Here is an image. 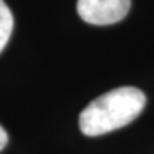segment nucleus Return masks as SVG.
Segmentation results:
<instances>
[{
	"label": "nucleus",
	"mask_w": 154,
	"mask_h": 154,
	"mask_svg": "<svg viewBox=\"0 0 154 154\" xmlns=\"http://www.w3.org/2000/svg\"><path fill=\"white\" fill-rule=\"evenodd\" d=\"M7 141H9V137H7V133H6V130L3 128V127L0 126V151L6 147V144H7Z\"/></svg>",
	"instance_id": "20e7f679"
},
{
	"label": "nucleus",
	"mask_w": 154,
	"mask_h": 154,
	"mask_svg": "<svg viewBox=\"0 0 154 154\" xmlns=\"http://www.w3.org/2000/svg\"><path fill=\"white\" fill-rule=\"evenodd\" d=\"M13 26H14V20L10 9L3 0H0V53L10 40Z\"/></svg>",
	"instance_id": "7ed1b4c3"
},
{
	"label": "nucleus",
	"mask_w": 154,
	"mask_h": 154,
	"mask_svg": "<svg viewBox=\"0 0 154 154\" xmlns=\"http://www.w3.org/2000/svg\"><path fill=\"white\" fill-rule=\"evenodd\" d=\"M130 5V0H77V13L88 24L107 26L123 20Z\"/></svg>",
	"instance_id": "f03ea898"
},
{
	"label": "nucleus",
	"mask_w": 154,
	"mask_h": 154,
	"mask_svg": "<svg viewBox=\"0 0 154 154\" xmlns=\"http://www.w3.org/2000/svg\"><path fill=\"white\" fill-rule=\"evenodd\" d=\"M146 94L137 87L124 86L99 96L79 116L84 136L97 137L130 124L146 106Z\"/></svg>",
	"instance_id": "f257e3e1"
}]
</instances>
